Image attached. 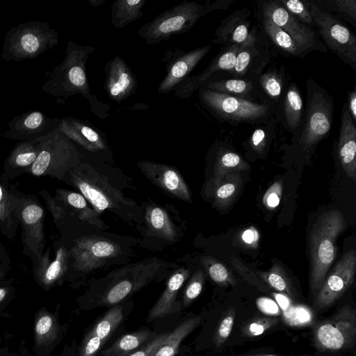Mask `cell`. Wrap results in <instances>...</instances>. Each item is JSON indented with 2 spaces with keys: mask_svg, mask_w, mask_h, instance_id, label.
Here are the masks:
<instances>
[{
  "mask_svg": "<svg viewBox=\"0 0 356 356\" xmlns=\"http://www.w3.org/2000/svg\"><path fill=\"white\" fill-rule=\"evenodd\" d=\"M94 50V47L68 41L63 60L52 70L42 90L64 98L80 95L97 110V106L102 104L91 94L86 74V63Z\"/></svg>",
  "mask_w": 356,
  "mask_h": 356,
  "instance_id": "cell-1",
  "label": "cell"
},
{
  "mask_svg": "<svg viewBox=\"0 0 356 356\" xmlns=\"http://www.w3.org/2000/svg\"><path fill=\"white\" fill-rule=\"evenodd\" d=\"M345 227V218L338 210L322 213L313 225L309 235L310 288L314 296L335 259L336 240Z\"/></svg>",
  "mask_w": 356,
  "mask_h": 356,
  "instance_id": "cell-2",
  "label": "cell"
},
{
  "mask_svg": "<svg viewBox=\"0 0 356 356\" xmlns=\"http://www.w3.org/2000/svg\"><path fill=\"white\" fill-rule=\"evenodd\" d=\"M163 264L159 260L151 259L112 272L101 281L89 306L92 308L120 304L157 278Z\"/></svg>",
  "mask_w": 356,
  "mask_h": 356,
  "instance_id": "cell-3",
  "label": "cell"
},
{
  "mask_svg": "<svg viewBox=\"0 0 356 356\" xmlns=\"http://www.w3.org/2000/svg\"><path fill=\"white\" fill-rule=\"evenodd\" d=\"M58 42V33L48 23H20L6 33L1 57L6 61L16 62L35 58L52 49Z\"/></svg>",
  "mask_w": 356,
  "mask_h": 356,
  "instance_id": "cell-4",
  "label": "cell"
},
{
  "mask_svg": "<svg viewBox=\"0 0 356 356\" xmlns=\"http://www.w3.org/2000/svg\"><path fill=\"white\" fill-rule=\"evenodd\" d=\"M67 181L80 192L98 213L106 210L124 211L136 207L135 202L124 197L106 177L88 163L81 162L71 170Z\"/></svg>",
  "mask_w": 356,
  "mask_h": 356,
  "instance_id": "cell-5",
  "label": "cell"
},
{
  "mask_svg": "<svg viewBox=\"0 0 356 356\" xmlns=\"http://www.w3.org/2000/svg\"><path fill=\"white\" fill-rule=\"evenodd\" d=\"M209 12V2L203 5L195 1L185 0L143 24L138 30V35L147 44H156L186 33Z\"/></svg>",
  "mask_w": 356,
  "mask_h": 356,
  "instance_id": "cell-6",
  "label": "cell"
},
{
  "mask_svg": "<svg viewBox=\"0 0 356 356\" xmlns=\"http://www.w3.org/2000/svg\"><path fill=\"white\" fill-rule=\"evenodd\" d=\"M199 98L216 118L232 125L266 122L273 112L269 103H257L203 88L199 89Z\"/></svg>",
  "mask_w": 356,
  "mask_h": 356,
  "instance_id": "cell-7",
  "label": "cell"
},
{
  "mask_svg": "<svg viewBox=\"0 0 356 356\" xmlns=\"http://www.w3.org/2000/svg\"><path fill=\"white\" fill-rule=\"evenodd\" d=\"M81 163L80 154L72 140L57 127L41 138L39 154L29 172L67 181L69 172Z\"/></svg>",
  "mask_w": 356,
  "mask_h": 356,
  "instance_id": "cell-8",
  "label": "cell"
},
{
  "mask_svg": "<svg viewBox=\"0 0 356 356\" xmlns=\"http://www.w3.org/2000/svg\"><path fill=\"white\" fill-rule=\"evenodd\" d=\"M315 23V29L327 50L335 54L343 63L356 70V36L339 18L307 1Z\"/></svg>",
  "mask_w": 356,
  "mask_h": 356,
  "instance_id": "cell-9",
  "label": "cell"
},
{
  "mask_svg": "<svg viewBox=\"0 0 356 356\" xmlns=\"http://www.w3.org/2000/svg\"><path fill=\"white\" fill-rule=\"evenodd\" d=\"M313 334L316 347L322 351L353 347L356 339L355 310L349 305L342 307L330 318L318 322Z\"/></svg>",
  "mask_w": 356,
  "mask_h": 356,
  "instance_id": "cell-10",
  "label": "cell"
},
{
  "mask_svg": "<svg viewBox=\"0 0 356 356\" xmlns=\"http://www.w3.org/2000/svg\"><path fill=\"white\" fill-rule=\"evenodd\" d=\"M257 7L260 13L269 18L291 38L305 56L314 51L327 53L328 50L321 40L316 29L296 19L278 0L261 1L258 2Z\"/></svg>",
  "mask_w": 356,
  "mask_h": 356,
  "instance_id": "cell-11",
  "label": "cell"
},
{
  "mask_svg": "<svg viewBox=\"0 0 356 356\" xmlns=\"http://www.w3.org/2000/svg\"><path fill=\"white\" fill-rule=\"evenodd\" d=\"M120 252L121 248L116 243L104 237L88 236L76 239L69 254L76 270L88 273L102 266Z\"/></svg>",
  "mask_w": 356,
  "mask_h": 356,
  "instance_id": "cell-12",
  "label": "cell"
},
{
  "mask_svg": "<svg viewBox=\"0 0 356 356\" xmlns=\"http://www.w3.org/2000/svg\"><path fill=\"white\" fill-rule=\"evenodd\" d=\"M356 270V252H346L325 279L315 295L314 307L317 312L332 305L352 285Z\"/></svg>",
  "mask_w": 356,
  "mask_h": 356,
  "instance_id": "cell-13",
  "label": "cell"
},
{
  "mask_svg": "<svg viewBox=\"0 0 356 356\" xmlns=\"http://www.w3.org/2000/svg\"><path fill=\"white\" fill-rule=\"evenodd\" d=\"M45 212L33 197H20L18 219L22 227L25 247L40 260L46 243L44 232Z\"/></svg>",
  "mask_w": 356,
  "mask_h": 356,
  "instance_id": "cell-14",
  "label": "cell"
},
{
  "mask_svg": "<svg viewBox=\"0 0 356 356\" xmlns=\"http://www.w3.org/2000/svg\"><path fill=\"white\" fill-rule=\"evenodd\" d=\"M259 38L256 27L251 29L245 42L240 45L232 70L228 73L234 78H243L259 74L271 56L270 49Z\"/></svg>",
  "mask_w": 356,
  "mask_h": 356,
  "instance_id": "cell-15",
  "label": "cell"
},
{
  "mask_svg": "<svg viewBox=\"0 0 356 356\" xmlns=\"http://www.w3.org/2000/svg\"><path fill=\"white\" fill-rule=\"evenodd\" d=\"M60 120L48 117L38 111L15 116L8 123L3 136L6 139L33 140L48 135L58 127Z\"/></svg>",
  "mask_w": 356,
  "mask_h": 356,
  "instance_id": "cell-16",
  "label": "cell"
},
{
  "mask_svg": "<svg viewBox=\"0 0 356 356\" xmlns=\"http://www.w3.org/2000/svg\"><path fill=\"white\" fill-rule=\"evenodd\" d=\"M138 166L143 175L165 192L183 201L192 202L188 186L175 168L150 161H140Z\"/></svg>",
  "mask_w": 356,
  "mask_h": 356,
  "instance_id": "cell-17",
  "label": "cell"
},
{
  "mask_svg": "<svg viewBox=\"0 0 356 356\" xmlns=\"http://www.w3.org/2000/svg\"><path fill=\"white\" fill-rule=\"evenodd\" d=\"M104 90L113 102L120 103L134 95L138 80L128 64L119 56L106 64Z\"/></svg>",
  "mask_w": 356,
  "mask_h": 356,
  "instance_id": "cell-18",
  "label": "cell"
},
{
  "mask_svg": "<svg viewBox=\"0 0 356 356\" xmlns=\"http://www.w3.org/2000/svg\"><path fill=\"white\" fill-rule=\"evenodd\" d=\"M240 45L234 44L222 49L208 67L197 75L187 76L175 88V94L179 99H188L219 72L229 73L234 67Z\"/></svg>",
  "mask_w": 356,
  "mask_h": 356,
  "instance_id": "cell-19",
  "label": "cell"
},
{
  "mask_svg": "<svg viewBox=\"0 0 356 356\" xmlns=\"http://www.w3.org/2000/svg\"><path fill=\"white\" fill-rule=\"evenodd\" d=\"M212 44L197 47L187 52L178 51L166 65V75L158 87L159 94L166 95L186 79L211 50Z\"/></svg>",
  "mask_w": 356,
  "mask_h": 356,
  "instance_id": "cell-20",
  "label": "cell"
},
{
  "mask_svg": "<svg viewBox=\"0 0 356 356\" xmlns=\"http://www.w3.org/2000/svg\"><path fill=\"white\" fill-rule=\"evenodd\" d=\"M336 151L343 171L348 177L356 181V127L348 113L346 102L341 109Z\"/></svg>",
  "mask_w": 356,
  "mask_h": 356,
  "instance_id": "cell-21",
  "label": "cell"
},
{
  "mask_svg": "<svg viewBox=\"0 0 356 356\" xmlns=\"http://www.w3.org/2000/svg\"><path fill=\"white\" fill-rule=\"evenodd\" d=\"M250 14L251 10L244 7L236 10L222 19L214 31L212 43L227 47L245 42L251 31Z\"/></svg>",
  "mask_w": 356,
  "mask_h": 356,
  "instance_id": "cell-22",
  "label": "cell"
},
{
  "mask_svg": "<svg viewBox=\"0 0 356 356\" xmlns=\"http://www.w3.org/2000/svg\"><path fill=\"white\" fill-rule=\"evenodd\" d=\"M189 275L190 271L185 268H180L172 274L163 292L150 309L147 316L148 321L165 317L181 309V305L177 300V296Z\"/></svg>",
  "mask_w": 356,
  "mask_h": 356,
  "instance_id": "cell-23",
  "label": "cell"
},
{
  "mask_svg": "<svg viewBox=\"0 0 356 356\" xmlns=\"http://www.w3.org/2000/svg\"><path fill=\"white\" fill-rule=\"evenodd\" d=\"M60 131L86 150L92 152L105 150L106 144L102 136L86 122L67 117L60 120Z\"/></svg>",
  "mask_w": 356,
  "mask_h": 356,
  "instance_id": "cell-24",
  "label": "cell"
},
{
  "mask_svg": "<svg viewBox=\"0 0 356 356\" xmlns=\"http://www.w3.org/2000/svg\"><path fill=\"white\" fill-rule=\"evenodd\" d=\"M8 180L3 175L0 178V229L7 238H13L19 224L20 197L14 187L8 184Z\"/></svg>",
  "mask_w": 356,
  "mask_h": 356,
  "instance_id": "cell-25",
  "label": "cell"
},
{
  "mask_svg": "<svg viewBox=\"0 0 356 356\" xmlns=\"http://www.w3.org/2000/svg\"><path fill=\"white\" fill-rule=\"evenodd\" d=\"M40 147L41 138L17 143L5 161L3 175L10 179L29 172L39 154Z\"/></svg>",
  "mask_w": 356,
  "mask_h": 356,
  "instance_id": "cell-26",
  "label": "cell"
},
{
  "mask_svg": "<svg viewBox=\"0 0 356 356\" xmlns=\"http://www.w3.org/2000/svg\"><path fill=\"white\" fill-rule=\"evenodd\" d=\"M242 186L239 172H228L213 178L208 183L207 193L221 209L228 208L235 200Z\"/></svg>",
  "mask_w": 356,
  "mask_h": 356,
  "instance_id": "cell-27",
  "label": "cell"
},
{
  "mask_svg": "<svg viewBox=\"0 0 356 356\" xmlns=\"http://www.w3.org/2000/svg\"><path fill=\"white\" fill-rule=\"evenodd\" d=\"M202 322L200 316L185 319L167 337L150 356H175L183 340L188 337Z\"/></svg>",
  "mask_w": 356,
  "mask_h": 356,
  "instance_id": "cell-28",
  "label": "cell"
},
{
  "mask_svg": "<svg viewBox=\"0 0 356 356\" xmlns=\"http://www.w3.org/2000/svg\"><path fill=\"white\" fill-rule=\"evenodd\" d=\"M257 16L264 33L280 53L296 58L305 56L291 38L280 27L259 11Z\"/></svg>",
  "mask_w": 356,
  "mask_h": 356,
  "instance_id": "cell-29",
  "label": "cell"
},
{
  "mask_svg": "<svg viewBox=\"0 0 356 356\" xmlns=\"http://www.w3.org/2000/svg\"><path fill=\"white\" fill-rule=\"evenodd\" d=\"M69 256V252L62 245L57 250L55 259L51 262L49 260L48 254L43 255L38 260L37 272L40 281L44 286L52 285L65 273L67 268Z\"/></svg>",
  "mask_w": 356,
  "mask_h": 356,
  "instance_id": "cell-30",
  "label": "cell"
},
{
  "mask_svg": "<svg viewBox=\"0 0 356 356\" xmlns=\"http://www.w3.org/2000/svg\"><path fill=\"white\" fill-rule=\"evenodd\" d=\"M284 118L288 131L298 130L303 119V102L301 93L296 83H291L286 88L284 97Z\"/></svg>",
  "mask_w": 356,
  "mask_h": 356,
  "instance_id": "cell-31",
  "label": "cell"
},
{
  "mask_svg": "<svg viewBox=\"0 0 356 356\" xmlns=\"http://www.w3.org/2000/svg\"><path fill=\"white\" fill-rule=\"evenodd\" d=\"M56 200L72 207L78 214L80 220L99 228H103L104 222L100 219L99 213L88 205L86 199L81 194L70 191L56 190Z\"/></svg>",
  "mask_w": 356,
  "mask_h": 356,
  "instance_id": "cell-32",
  "label": "cell"
},
{
  "mask_svg": "<svg viewBox=\"0 0 356 356\" xmlns=\"http://www.w3.org/2000/svg\"><path fill=\"white\" fill-rule=\"evenodd\" d=\"M145 220L148 228L158 237L175 241L177 233L168 214L161 207L151 204L146 208Z\"/></svg>",
  "mask_w": 356,
  "mask_h": 356,
  "instance_id": "cell-33",
  "label": "cell"
},
{
  "mask_svg": "<svg viewBox=\"0 0 356 356\" xmlns=\"http://www.w3.org/2000/svg\"><path fill=\"white\" fill-rule=\"evenodd\" d=\"M145 0H117L111 6L112 25L122 29L142 17Z\"/></svg>",
  "mask_w": 356,
  "mask_h": 356,
  "instance_id": "cell-34",
  "label": "cell"
},
{
  "mask_svg": "<svg viewBox=\"0 0 356 356\" xmlns=\"http://www.w3.org/2000/svg\"><path fill=\"white\" fill-rule=\"evenodd\" d=\"M201 88L253 102L254 82L248 78L209 81Z\"/></svg>",
  "mask_w": 356,
  "mask_h": 356,
  "instance_id": "cell-35",
  "label": "cell"
},
{
  "mask_svg": "<svg viewBox=\"0 0 356 356\" xmlns=\"http://www.w3.org/2000/svg\"><path fill=\"white\" fill-rule=\"evenodd\" d=\"M155 336L147 329L124 334L102 352L100 356H127Z\"/></svg>",
  "mask_w": 356,
  "mask_h": 356,
  "instance_id": "cell-36",
  "label": "cell"
},
{
  "mask_svg": "<svg viewBox=\"0 0 356 356\" xmlns=\"http://www.w3.org/2000/svg\"><path fill=\"white\" fill-rule=\"evenodd\" d=\"M213 177L228 172H240L250 168L249 164L235 151L220 145L216 152Z\"/></svg>",
  "mask_w": 356,
  "mask_h": 356,
  "instance_id": "cell-37",
  "label": "cell"
},
{
  "mask_svg": "<svg viewBox=\"0 0 356 356\" xmlns=\"http://www.w3.org/2000/svg\"><path fill=\"white\" fill-rule=\"evenodd\" d=\"M127 311L124 305L112 306L88 332L105 342L124 319Z\"/></svg>",
  "mask_w": 356,
  "mask_h": 356,
  "instance_id": "cell-38",
  "label": "cell"
},
{
  "mask_svg": "<svg viewBox=\"0 0 356 356\" xmlns=\"http://www.w3.org/2000/svg\"><path fill=\"white\" fill-rule=\"evenodd\" d=\"M257 275L264 282L275 290L294 299L299 298L291 279L280 264H275L268 270L259 271Z\"/></svg>",
  "mask_w": 356,
  "mask_h": 356,
  "instance_id": "cell-39",
  "label": "cell"
},
{
  "mask_svg": "<svg viewBox=\"0 0 356 356\" xmlns=\"http://www.w3.org/2000/svg\"><path fill=\"white\" fill-rule=\"evenodd\" d=\"M259 83L263 92L270 99L277 102L284 91V72L281 70L271 67L260 75Z\"/></svg>",
  "mask_w": 356,
  "mask_h": 356,
  "instance_id": "cell-40",
  "label": "cell"
},
{
  "mask_svg": "<svg viewBox=\"0 0 356 356\" xmlns=\"http://www.w3.org/2000/svg\"><path fill=\"white\" fill-rule=\"evenodd\" d=\"M201 263L211 279L216 284L221 286L236 284L232 273L222 263L211 257H202Z\"/></svg>",
  "mask_w": 356,
  "mask_h": 356,
  "instance_id": "cell-41",
  "label": "cell"
},
{
  "mask_svg": "<svg viewBox=\"0 0 356 356\" xmlns=\"http://www.w3.org/2000/svg\"><path fill=\"white\" fill-rule=\"evenodd\" d=\"M323 5L318 6L330 13H335L339 17H343L356 27V1L355 0H327L317 1Z\"/></svg>",
  "mask_w": 356,
  "mask_h": 356,
  "instance_id": "cell-42",
  "label": "cell"
},
{
  "mask_svg": "<svg viewBox=\"0 0 356 356\" xmlns=\"http://www.w3.org/2000/svg\"><path fill=\"white\" fill-rule=\"evenodd\" d=\"M274 131V124L270 120L262 123L261 127H257L252 133L248 141L251 149L258 155H262Z\"/></svg>",
  "mask_w": 356,
  "mask_h": 356,
  "instance_id": "cell-43",
  "label": "cell"
},
{
  "mask_svg": "<svg viewBox=\"0 0 356 356\" xmlns=\"http://www.w3.org/2000/svg\"><path fill=\"white\" fill-rule=\"evenodd\" d=\"M278 1L296 19L315 29V23L307 1L278 0Z\"/></svg>",
  "mask_w": 356,
  "mask_h": 356,
  "instance_id": "cell-44",
  "label": "cell"
},
{
  "mask_svg": "<svg viewBox=\"0 0 356 356\" xmlns=\"http://www.w3.org/2000/svg\"><path fill=\"white\" fill-rule=\"evenodd\" d=\"M203 270H197L189 280L183 294L182 306L188 307L201 293L204 283Z\"/></svg>",
  "mask_w": 356,
  "mask_h": 356,
  "instance_id": "cell-45",
  "label": "cell"
},
{
  "mask_svg": "<svg viewBox=\"0 0 356 356\" xmlns=\"http://www.w3.org/2000/svg\"><path fill=\"white\" fill-rule=\"evenodd\" d=\"M235 319V309L231 307L220 321L213 337V342L216 346H220L228 339L232 332Z\"/></svg>",
  "mask_w": 356,
  "mask_h": 356,
  "instance_id": "cell-46",
  "label": "cell"
},
{
  "mask_svg": "<svg viewBox=\"0 0 356 356\" xmlns=\"http://www.w3.org/2000/svg\"><path fill=\"white\" fill-rule=\"evenodd\" d=\"M278 322L275 317L257 318L243 327L245 335L253 337L263 334L265 331L274 326Z\"/></svg>",
  "mask_w": 356,
  "mask_h": 356,
  "instance_id": "cell-47",
  "label": "cell"
},
{
  "mask_svg": "<svg viewBox=\"0 0 356 356\" xmlns=\"http://www.w3.org/2000/svg\"><path fill=\"white\" fill-rule=\"evenodd\" d=\"M282 184L277 181L274 182L263 196L262 202L268 209H274L280 202L282 194Z\"/></svg>",
  "mask_w": 356,
  "mask_h": 356,
  "instance_id": "cell-48",
  "label": "cell"
},
{
  "mask_svg": "<svg viewBox=\"0 0 356 356\" xmlns=\"http://www.w3.org/2000/svg\"><path fill=\"white\" fill-rule=\"evenodd\" d=\"M104 343V341L88 332L81 343L79 356H96Z\"/></svg>",
  "mask_w": 356,
  "mask_h": 356,
  "instance_id": "cell-49",
  "label": "cell"
},
{
  "mask_svg": "<svg viewBox=\"0 0 356 356\" xmlns=\"http://www.w3.org/2000/svg\"><path fill=\"white\" fill-rule=\"evenodd\" d=\"M168 332H164L153 337L144 346L134 350L127 356H150L161 345L167 337Z\"/></svg>",
  "mask_w": 356,
  "mask_h": 356,
  "instance_id": "cell-50",
  "label": "cell"
},
{
  "mask_svg": "<svg viewBox=\"0 0 356 356\" xmlns=\"http://www.w3.org/2000/svg\"><path fill=\"white\" fill-rule=\"evenodd\" d=\"M40 193L45 200L47 204L51 211L53 218L55 221L60 220L64 218L65 211L64 207L60 204V202H57L55 199H53L48 195L47 191H40Z\"/></svg>",
  "mask_w": 356,
  "mask_h": 356,
  "instance_id": "cell-51",
  "label": "cell"
},
{
  "mask_svg": "<svg viewBox=\"0 0 356 356\" xmlns=\"http://www.w3.org/2000/svg\"><path fill=\"white\" fill-rule=\"evenodd\" d=\"M241 243L250 248H257L259 240L258 230L253 226L241 232L239 236Z\"/></svg>",
  "mask_w": 356,
  "mask_h": 356,
  "instance_id": "cell-52",
  "label": "cell"
},
{
  "mask_svg": "<svg viewBox=\"0 0 356 356\" xmlns=\"http://www.w3.org/2000/svg\"><path fill=\"white\" fill-rule=\"evenodd\" d=\"M54 323L49 315H43L36 322L35 332L40 337L49 334L53 330Z\"/></svg>",
  "mask_w": 356,
  "mask_h": 356,
  "instance_id": "cell-53",
  "label": "cell"
},
{
  "mask_svg": "<svg viewBox=\"0 0 356 356\" xmlns=\"http://www.w3.org/2000/svg\"><path fill=\"white\" fill-rule=\"evenodd\" d=\"M347 108L353 120L356 122V88L351 90L348 94Z\"/></svg>",
  "mask_w": 356,
  "mask_h": 356,
  "instance_id": "cell-54",
  "label": "cell"
},
{
  "mask_svg": "<svg viewBox=\"0 0 356 356\" xmlns=\"http://www.w3.org/2000/svg\"><path fill=\"white\" fill-rule=\"evenodd\" d=\"M233 1L234 0H219L212 3L209 2L210 10L213 11L218 9L227 10Z\"/></svg>",
  "mask_w": 356,
  "mask_h": 356,
  "instance_id": "cell-55",
  "label": "cell"
},
{
  "mask_svg": "<svg viewBox=\"0 0 356 356\" xmlns=\"http://www.w3.org/2000/svg\"><path fill=\"white\" fill-rule=\"evenodd\" d=\"M104 2V0H89V3L95 7L101 6Z\"/></svg>",
  "mask_w": 356,
  "mask_h": 356,
  "instance_id": "cell-56",
  "label": "cell"
},
{
  "mask_svg": "<svg viewBox=\"0 0 356 356\" xmlns=\"http://www.w3.org/2000/svg\"><path fill=\"white\" fill-rule=\"evenodd\" d=\"M7 290L5 288H0V302H1L6 297Z\"/></svg>",
  "mask_w": 356,
  "mask_h": 356,
  "instance_id": "cell-57",
  "label": "cell"
},
{
  "mask_svg": "<svg viewBox=\"0 0 356 356\" xmlns=\"http://www.w3.org/2000/svg\"><path fill=\"white\" fill-rule=\"evenodd\" d=\"M239 356H279L275 355H270V354H251V355H242Z\"/></svg>",
  "mask_w": 356,
  "mask_h": 356,
  "instance_id": "cell-58",
  "label": "cell"
},
{
  "mask_svg": "<svg viewBox=\"0 0 356 356\" xmlns=\"http://www.w3.org/2000/svg\"><path fill=\"white\" fill-rule=\"evenodd\" d=\"M1 275H2V274H1V273L0 272V277L1 276Z\"/></svg>",
  "mask_w": 356,
  "mask_h": 356,
  "instance_id": "cell-59",
  "label": "cell"
}]
</instances>
